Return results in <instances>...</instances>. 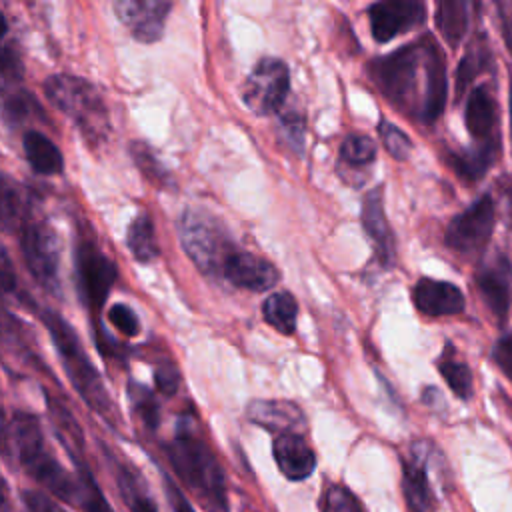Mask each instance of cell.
Returning a JSON list of instances; mask_svg holds the SVG:
<instances>
[{
  "instance_id": "obj_43",
  "label": "cell",
  "mask_w": 512,
  "mask_h": 512,
  "mask_svg": "<svg viewBox=\"0 0 512 512\" xmlns=\"http://www.w3.org/2000/svg\"><path fill=\"white\" fill-rule=\"evenodd\" d=\"M506 42H508V48L512 52V18L506 20Z\"/></svg>"
},
{
  "instance_id": "obj_24",
  "label": "cell",
  "mask_w": 512,
  "mask_h": 512,
  "mask_svg": "<svg viewBox=\"0 0 512 512\" xmlns=\"http://www.w3.org/2000/svg\"><path fill=\"white\" fill-rule=\"evenodd\" d=\"M126 248L134 256V260L148 264L160 256V246L156 242L154 224L148 212H140L126 230Z\"/></svg>"
},
{
  "instance_id": "obj_14",
  "label": "cell",
  "mask_w": 512,
  "mask_h": 512,
  "mask_svg": "<svg viewBox=\"0 0 512 512\" xmlns=\"http://www.w3.org/2000/svg\"><path fill=\"white\" fill-rule=\"evenodd\" d=\"M272 456L282 476L292 482L306 480L316 470V454L300 432L276 434Z\"/></svg>"
},
{
  "instance_id": "obj_39",
  "label": "cell",
  "mask_w": 512,
  "mask_h": 512,
  "mask_svg": "<svg viewBox=\"0 0 512 512\" xmlns=\"http://www.w3.org/2000/svg\"><path fill=\"white\" fill-rule=\"evenodd\" d=\"M24 512H66L60 504H56L48 494L40 490H26L22 494Z\"/></svg>"
},
{
  "instance_id": "obj_26",
  "label": "cell",
  "mask_w": 512,
  "mask_h": 512,
  "mask_svg": "<svg viewBox=\"0 0 512 512\" xmlns=\"http://www.w3.org/2000/svg\"><path fill=\"white\" fill-rule=\"evenodd\" d=\"M76 466V480H78V500L76 506L82 508V512H114L108 504L106 496L102 494L94 474L86 466L82 454L70 456Z\"/></svg>"
},
{
  "instance_id": "obj_44",
  "label": "cell",
  "mask_w": 512,
  "mask_h": 512,
  "mask_svg": "<svg viewBox=\"0 0 512 512\" xmlns=\"http://www.w3.org/2000/svg\"><path fill=\"white\" fill-rule=\"evenodd\" d=\"M510 134H512V90H510Z\"/></svg>"
},
{
  "instance_id": "obj_2",
  "label": "cell",
  "mask_w": 512,
  "mask_h": 512,
  "mask_svg": "<svg viewBox=\"0 0 512 512\" xmlns=\"http://www.w3.org/2000/svg\"><path fill=\"white\" fill-rule=\"evenodd\" d=\"M176 476L218 512L228 510L226 474L208 442L194 428L192 418H180L172 440L164 446Z\"/></svg>"
},
{
  "instance_id": "obj_20",
  "label": "cell",
  "mask_w": 512,
  "mask_h": 512,
  "mask_svg": "<svg viewBox=\"0 0 512 512\" xmlns=\"http://www.w3.org/2000/svg\"><path fill=\"white\" fill-rule=\"evenodd\" d=\"M464 120L472 138L478 140V146L494 148L492 134L496 130V106L484 86L474 88L468 96Z\"/></svg>"
},
{
  "instance_id": "obj_36",
  "label": "cell",
  "mask_w": 512,
  "mask_h": 512,
  "mask_svg": "<svg viewBox=\"0 0 512 512\" xmlns=\"http://www.w3.org/2000/svg\"><path fill=\"white\" fill-rule=\"evenodd\" d=\"M108 318L112 322V326L122 332L124 336H136L140 332V322H138V316L136 312L126 306V304H112L110 312H108Z\"/></svg>"
},
{
  "instance_id": "obj_13",
  "label": "cell",
  "mask_w": 512,
  "mask_h": 512,
  "mask_svg": "<svg viewBox=\"0 0 512 512\" xmlns=\"http://www.w3.org/2000/svg\"><path fill=\"white\" fill-rule=\"evenodd\" d=\"M222 280H226L236 288L264 292L274 288L280 282V272L266 258L240 248L226 264Z\"/></svg>"
},
{
  "instance_id": "obj_10",
  "label": "cell",
  "mask_w": 512,
  "mask_h": 512,
  "mask_svg": "<svg viewBox=\"0 0 512 512\" xmlns=\"http://www.w3.org/2000/svg\"><path fill=\"white\" fill-rule=\"evenodd\" d=\"M494 228V202L488 194L480 196L472 206L454 216L446 228L444 242L458 254L480 252Z\"/></svg>"
},
{
  "instance_id": "obj_35",
  "label": "cell",
  "mask_w": 512,
  "mask_h": 512,
  "mask_svg": "<svg viewBox=\"0 0 512 512\" xmlns=\"http://www.w3.org/2000/svg\"><path fill=\"white\" fill-rule=\"evenodd\" d=\"M0 72H2L4 86H8L10 82H18L22 78V60H20V54H18V48L14 46V42L6 40L2 44Z\"/></svg>"
},
{
  "instance_id": "obj_5",
  "label": "cell",
  "mask_w": 512,
  "mask_h": 512,
  "mask_svg": "<svg viewBox=\"0 0 512 512\" xmlns=\"http://www.w3.org/2000/svg\"><path fill=\"white\" fill-rule=\"evenodd\" d=\"M180 244L196 268L222 280L230 258L240 250L228 228L214 214L200 208H186L176 224Z\"/></svg>"
},
{
  "instance_id": "obj_18",
  "label": "cell",
  "mask_w": 512,
  "mask_h": 512,
  "mask_svg": "<svg viewBox=\"0 0 512 512\" xmlns=\"http://www.w3.org/2000/svg\"><path fill=\"white\" fill-rule=\"evenodd\" d=\"M402 490L410 512H436V498L428 478L426 458L418 450L402 462Z\"/></svg>"
},
{
  "instance_id": "obj_25",
  "label": "cell",
  "mask_w": 512,
  "mask_h": 512,
  "mask_svg": "<svg viewBox=\"0 0 512 512\" xmlns=\"http://www.w3.org/2000/svg\"><path fill=\"white\" fill-rule=\"evenodd\" d=\"M262 316L276 332L290 336L296 330L298 302L286 290L272 292L262 304Z\"/></svg>"
},
{
  "instance_id": "obj_33",
  "label": "cell",
  "mask_w": 512,
  "mask_h": 512,
  "mask_svg": "<svg viewBox=\"0 0 512 512\" xmlns=\"http://www.w3.org/2000/svg\"><path fill=\"white\" fill-rule=\"evenodd\" d=\"M34 108H38L36 100H34L28 92L18 90V92H12V94L4 96V102H2V116H4L6 124L16 126V124L24 122L26 118H30Z\"/></svg>"
},
{
  "instance_id": "obj_41",
  "label": "cell",
  "mask_w": 512,
  "mask_h": 512,
  "mask_svg": "<svg viewBox=\"0 0 512 512\" xmlns=\"http://www.w3.org/2000/svg\"><path fill=\"white\" fill-rule=\"evenodd\" d=\"M164 486H166V496H168V502L172 506L174 512H194V508L190 506L188 498L180 492V488H176L174 482H170V478L164 480Z\"/></svg>"
},
{
  "instance_id": "obj_30",
  "label": "cell",
  "mask_w": 512,
  "mask_h": 512,
  "mask_svg": "<svg viewBox=\"0 0 512 512\" xmlns=\"http://www.w3.org/2000/svg\"><path fill=\"white\" fill-rule=\"evenodd\" d=\"M130 154L134 158V164L140 168V172L154 182L156 186L164 188V186H172V178L170 172L164 168V164L156 158V154L148 148V144L144 142H132L130 144Z\"/></svg>"
},
{
  "instance_id": "obj_32",
  "label": "cell",
  "mask_w": 512,
  "mask_h": 512,
  "mask_svg": "<svg viewBox=\"0 0 512 512\" xmlns=\"http://www.w3.org/2000/svg\"><path fill=\"white\" fill-rule=\"evenodd\" d=\"M322 512H366L360 498L344 484H330L320 498Z\"/></svg>"
},
{
  "instance_id": "obj_4",
  "label": "cell",
  "mask_w": 512,
  "mask_h": 512,
  "mask_svg": "<svg viewBox=\"0 0 512 512\" xmlns=\"http://www.w3.org/2000/svg\"><path fill=\"white\" fill-rule=\"evenodd\" d=\"M40 318L52 336V342H54L58 356L64 364L66 376L70 378L76 392L82 396V400L94 412H98L102 418L112 422L114 414H116L112 400L102 384L100 374L96 372L94 364L90 362L88 354L84 352L74 328L58 312H54L50 308L40 310Z\"/></svg>"
},
{
  "instance_id": "obj_23",
  "label": "cell",
  "mask_w": 512,
  "mask_h": 512,
  "mask_svg": "<svg viewBox=\"0 0 512 512\" xmlns=\"http://www.w3.org/2000/svg\"><path fill=\"white\" fill-rule=\"evenodd\" d=\"M0 218L4 230H18L20 224L32 214V200L28 190L16 184L10 176H2L0 188Z\"/></svg>"
},
{
  "instance_id": "obj_21",
  "label": "cell",
  "mask_w": 512,
  "mask_h": 512,
  "mask_svg": "<svg viewBox=\"0 0 512 512\" xmlns=\"http://www.w3.org/2000/svg\"><path fill=\"white\" fill-rule=\"evenodd\" d=\"M22 148L30 168L42 176H54L64 170V158L58 146L38 130H26L22 136Z\"/></svg>"
},
{
  "instance_id": "obj_31",
  "label": "cell",
  "mask_w": 512,
  "mask_h": 512,
  "mask_svg": "<svg viewBox=\"0 0 512 512\" xmlns=\"http://www.w3.org/2000/svg\"><path fill=\"white\" fill-rule=\"evenodd\" d=\"M438 370L442 374V378L448 382V386L452 388V392L460 398H468L472 392V372L470 368L454 358L452 354H444L442 360L438 362Z\"/></svg>"
},
{
  "instance_id": "obj_29",
  "label": "cell",
  "mask_w": 512,
  "mask_h": 512,
  "mask_svg": "<svg viewBox=\"0 0 512 512\" xmlns=\"http://www.w3.org/2000/svg\"><path fill=\"white\" fill-rule=\"evenodd\" d=\"M466 4L462 2H442L438 4V12H436V24L440 28V32L444 34V38L450 44H456L460 40V36L466 30Z\"/></svg>"
},
{
  "instance_id": "obj_34",
  "label": "cell",
  "mask_w": 512,
  "mask_h": 512,
  "mask_svg": "<svg viewBox=\"0 0 512 512\" xmlns=\"http://www.w3.org/2000/svg\"><path fill=\"white\" fill-rule=\"evenodd\" d=\"M378 132H380V138H382L386 150L396 160H406L408 158V154L412 150V142H410V138L398 126H394L388 120H382L380 126H378Z\"/></svg>"
},
{
  "instance_id": "obj_7",
  "label": "cell",
  "mask_w": 512,
  "mask_h": 512,
  "mask_svg": "<svg viewBox=\"0 0 512 512\" xmlns=\"http://www.w3.org/2000/svg\"><path fill=\"white\" fill-rule=\"evenodd\" d=\"M74 272L80 302L90 316L98 320V314L106 304L110 288L118 276L116 262L100 248L96 240L78 236L74 246Z\"/></svg>"
},
{
  "instance_id": "obj_40",
  "label": "cell",
  "mask_w": 512,
  "mask_h": 512,
  "mask_svg": "<svg viewBox=\"0 0 512 512\" xmlns=\"http://www.w3.org/2000/svg\"><path fill=\"white\" fill-rule=\"evenodd\" d=\"M494 360L512 378V334L504 336L494 348Z\"/></svg>"
},
{
  "instance_id": "obj_19",
  "label": "cell",
  "mask_w": 512,
  "mask_h": 512,
  "mask_svg": "<svg viewBox=\"0 0 512 512\" xmlns=\"http://www.w3.org/2000/svg\"><path fill=\"white\" fill-rule=\"evenodd\" d=\"M250 422L276 432H300L304 428L302 410L288 400H252L246 408Z\"/></svg>"
},
{
  "instance_id": "obj_15",
  "label": "cell",
  "mask_w": 512,
  "mask_h": 512,
  "mask_svg": "<svg viewBox=\"0 0 512 512\" xmlns=\"http://www.w3.org/2000/svg\"><path fill=\"white\" fill-rule=\"evenodd\" d=\"M478 290L492 310V314L502 320L508 314L510 294H512V266L506 256L498 254L486 260L476 276Z\"/></svg>"
},
{
  "instance_id": "obj_12",
  "label": "cell",
  "mask_w": 512,
  "mask_h": 512,
  "mask_svg": "<svg viewBox=\"0 0 512 512\" xmlns=\"http://www.w3.org/2000/svg\"><path fill=\"white\" fill-rule=\"evenodd\" d=\"M426 8L414 0H382L368 6L370 32L376 42H388L424 22Z\"/></svg>"
},
{
  "instance_id": "obj_3",
  "label": "cell",
  "mask_w": 512,
  "mask_h": 512,
  "mask_svg": "<svg viewBox=\"0 0 512 512\" xmlns=\"http://www.w3.org/2000/svg\"><path fill=\"white\" fill-rule=\"evenodd\" d=\"M4 448H6V454L12 452L16 464L28 476H32L46 490H50L56 498L76 506V500H78L76 474L74 476L68 474V470L50 452L44 440L42 426L34 414L14 412L4 432Z\"/></svg>"
},
{
  "instance_id": "obj_16",
  "label": "cell",
  "mask_w": 512,
  "mask_h": 512,
  "mask_svg": "<svg viewBox=\"0 0 512 512\" xmlns=\"http://www.w3.org/2000/svg\"><path fill=\"white\" fill-rule=\"evenodd\" d=\"M360 220H362V228L368 234L380 264L382 266H392L394 258H396V242H394L392 228H390V224L386 220V214H384L382 188H374L372 192H368L364 196Z\"/></svg>"
},
{
  "instance_id": "obj_27",
  "label": "cell",
  "mask_w": 512,
  "mask_h": 512,
  "mask_svg": "<svg viewBox=\"0 0 512 512\" xmlns=\"http://www.w3.org/2000/svg\"><path fill=\"white\" fill-rule=\"evenodd\" d=\"M376 160V144L366 134H348L340 144V164L364 168Z\"/></svg>"
},
{
  "instance_id": "obj_9",
  "label": "cell",
  "mask_w": 512,
  "mask_h": 512,
  "mask_svg": "<svg viewBox=\"0 0 512 512\" xmlns=\"http://www.w3.org/2000/svg\"><path fill=\"white\" fill-rule=\"evenodd\" d=\"M290 90V70L280 58H262L240 88L242 104L258 116L282 108Z\"/></svg>"
},
{
  "instance_id": "obj_37",
  "label": "cell",
  "mask_w": 512,
  "mask_h": 512,
  "mask_svg": "<svg viewBox=\"0 0 512 512\" xmlns=\"http://www.w3.org/2000/svg\"><path fill=\"white\" fill-rule=\"evenodd\" d=\"M154 384L158 388L160 394L164 396H174L178 392V386H180V372H178V366L174 362H160L156 368H154Z\"/></svg>"
},
{
  "instance_id": "obj_22",
  "label": "cell",
  "mask_w": 512,
  "mask_h": 512,
  "mask_svg": "<svg viewBox=\"0 0 512 512\" xmlns=\"http://www.w3.org/2000/svg\"><path fill=\"white\" fill-rule=\"evenodd\" d=\"M116 484L118 492L128 506L130 512H158V506L140 476V472L128 462H122L116 466Z\"/></svg>"
},
{
  "instance_id": "obj_28",
  "label": "cell",
  "mask_w": 512,
  "mask_h": 512,
  "mask_svg": "<svg viewBox=\"0 0 512 512\" xmlns=\"http://www.w3.org/2000/svg\"><path fill=\"white\" fill-rule=\"evenodd\" d=\"M132 410L138 414V418L144 422V426H148L150 430H156L160 424V406L152 394L150 388H146L144 384L130 380L126 386Z\"/></svg>"
},
{
  "instance_id": "obj_8",
  "label": "cell",
  "mask_w": 512,
  "mask_h": 512,
  "mask_svg": "<svg viewBox=\"0 0 512 512\" xmlns=\"http://www.w3.org/2000/svg\"><path fill=\"white\" fill-rule=\"evenodd\" d=\"M20 252L30 276L46 290L58 294L60 286V240L46 220L32 214L16 230Z\"/></svg>"
},
{
  "instance_id": "obj_42",
  "label": "cell",
  "mask_w": 512,
  "mask_h": 512,
  "mask_svg": "<svg viewBox=\"0 0 512 512\" xmlns=\"http://www.w3.org/2000/svg\"><path fill=\"white\" fill-rule=\"evenodd\" d=\"M2 288L6 294L14 292L16 290V276H14V268H12V262H10V256L6 250H2Z\"/></svg>"
},
{
  "instance_id": "obj_1",
  "label": "cell",
  "mask_w": 512,
  "mask_h": 512,
  "mask_svg": "<svg viewBox=\"0 0 512 512\" xmlns=\"http://www.w3.org/2000/svg\"><path fill=\"white\" fill-rule=\"evenodd\" d=\"M368 76L386 100L422 122H434L444 108V56L430 38L374 58Z\"/></svg>"
},
{
  "instance_id": "obj_38",
  "label": "cell",
  "mask_w": 512,
  "mask_h": 512,
  "mask_svg": "<svg viewBox=\"0 0 512 512\" xmlns=\"http://www.w3.org/2000/svg\"><path fill=\"white\" fill-rule=\"evenodd\" d=\"M280 128L286 134L290 146H294L296 152H302V144H304V118L300 114H282L280 118Z\"/></svg>"
},
{
  "instance_id": "obj_17",
  "label": "cell",
  "mask_w": 512,
  "mask_h": 512,
  "mask_svg": "<svg viewBox=\"0 0 512 512\" xmlns=\"http://www.w3.org/2000/svg\"><path fill=\"white\" fill-rule=\"evenodd\" d=\"M412 302L416 310L430 318L454 316L464 310V294L458 286L444 280L420 278L412 288Z\"/></svg>"
},
{
  "instance_id": "obj_6",
  "label": "cell",
  "mask_w": 512,
  "mask_h": 512,
  "mask_svg": "<svg viewBox=\"0 0 512 512\" xmlns=\"http://www.w3.org/2000/svg\"><path fill=\"white\" fill-rule=\"evenodd\" d=\"M44 94L54 108H58L78 126L88 142L96 144L108 136V110L98 90L88 80L72 74H54L46 78Z\"/></svg>"
},
{
  "instance_id": "obj_11",
  "label": "cell",
  "mask_w": 512,
  "mask_h": 512,
  "mask_svg": "<svg viewBox=\"0 0 512 512\" xmlns=\"http://www.w3.org/2000/svg\"><path fill=\"white\" fill-rule=\"evenodd\" d=\"M118 20L138 42L152 44L162 38L172 2L164 0H116L112 4Z\"/></svg>"
}]
</instances>
